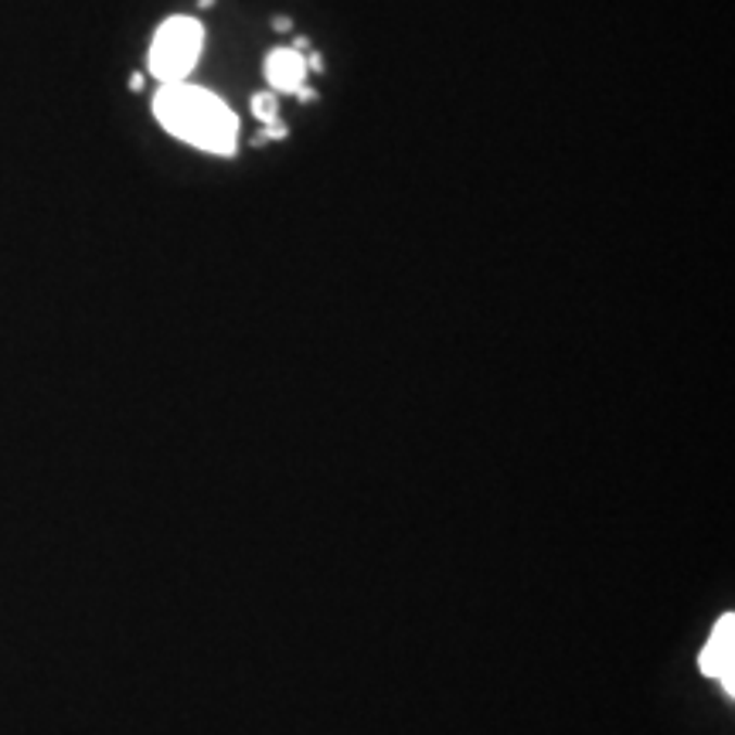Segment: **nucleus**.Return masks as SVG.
I'll return each mask as SVG.
<instances>
[{
  "label": "nucleus",
  "mask_w": 735,
  "mask_h": 735,
  "mask_svg": "<svg viewBox=\"0 0 735 735\" xmlns=\"http://www.w3.org/2000/svg\"><path fill=\"white\" fill-rule=\"evenodd\" d=\"M154 113L164 123V130L177 140L194 143L208 154H236L239 119L221 99L208 89H198L188 83H164L154 99Z\"/></svg>",
  "instance_id": "nucleus-1"
},
{
  "label": "nucleus",
  "mask_w": 735,
  "mask_h": 735,
  "mask_svg": "<svg viewBox=\"0 0 735 735\" xmlns=\"http://www.w3.org/2000/svg\"><path fill=\"white\" fill-rule=\"evenodd\" d=\"M303 62H307V68H314V72H324V62H320V55H314V52H311V59H303Z\"/></svg>",
  "instance_id": "nucleus-6"
},
{
  "label": "nucleus",
  "mask_w": 735,
  "mask_h": 735,
  "mask_svg": "<svg viewBox=\"0 0 735 735\" xmlns=\"http://www.w3.org/2000/svg\"><path fill=\"white\" fill-rule=\"evenodd\" d=\"M732 641H735V620H732V613H725L715 623L712 637H708V644L701 647V657H698L701 674L712 677L728 698L735 692V647H732Z\"/></svg>",
  "instance_id": "nucleus-3"
},
{
  "label": "nucleus",
  "mask_w": 735,
  "mask_h": 735,
  "mask_svg": "<svg viewBox=\"0 0 735 735\" xmlns=\"http://www.w3.org/2000/svg\"><path fill=\"white\" fill-rule=\"evenodd\" d=\"M266 75L276 92H300L303 75H307V62H303L296 48H276L266 62Z\"/></svg>",
  "instance_id": "nucleus-4"
},
{
  "label": "nucleus",
  "mask_w": 735,
  "mask_h": 735,
  "mask_svg": "<svg viewBox=\"0 0 735 735\" xmlns=\"http://www.w3.org/2000/svg\"><path fill=\"white\" fill-rule=\"evenodd\" d=\"M201 45L205 31L194 17H167L150 45V72L164 83H185L201 55Z\"/></svg>",
  "instance_id": "nucleus-2"
},
{
  "label": "nucleus",
  "mask_w": 735,
  "mask_h": 735,
  "mask_svg": "<svg viewBox=\"0 0 735 735\" xmlns=\"http://www.w3.org/2000/svg\"><path fill=\"white\" fill-rule=\"evenodd\" d=\"M273 28H276V31H290V17H276V21H273Z\"/></svg>",
  "instance_id": "nucleus-7"
},
{
  "label": "nucleus",
  "mask_w": 735,
  "mask_h": 735,
  "mask_svg": "<svg viewBox=\"0 0 735 735\" xmlns=\"http://www.w3.org/2000/svg\"><path fill=\"white\" fill-rule=\"evenodd\" d=\"M252 113H256L263 123H276V99H273L269 92L252 96Z\"/></svg>",
  "instance_id": "nucleus-5"
},
{
  "label": "nucleus",
  "mask_w": 735,
  "mask_h": 735,
  "mask_svg": "<svg viewBox=\"0 0 735 735\" xmlns=\"http://www.w3.org/2000/svg\"><path fill=\"white\" fill-rule=\"evenodd\" d=\"M201 8H215V0H198Z\"/></svg>",
  "instance_id": "nucleus-8"
}]
</instances>
